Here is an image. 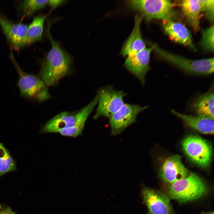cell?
Segmentation results:
<instances>
[{
	"label": "cell",
	"instance_id": "obj_1",
	"mask_svg": "<svg viewBox=\"0 0 214 214\" xmlns=\"http://www.w3.org/2000/svg\"><path fill=\"white\" fill-rule=\"evenodd\" d=\"M48 29H47L46 33L51 47L42 62L39 75L45 85L50 86L56 84L69 73L72 59L59 43L53 39Z\"/></svg>",
	"mask_w": 214,
	"mask_h": 214
},
{
	"label": "cell",
	"instance_id": "obj_3",
	"mask_svg": "<svg viewBox=\"0 0 214 214\" xmlns=\"http://www.w3.org/2000/svg\"><path fill=\"white\" fill-rule=\"evenodd\" d=\"M207 191L204 182L193 173L170 184L168 188L169 197L182 202L199 199L206 194Z\"/></svg>",
	"mask_w": 214,
	"mask_h": 214
},
{
	"label": "cell",
	"instance_id": "obj_26",
	"mask_svg": "<svg viewBox=\"0 0 214 214\" xmlns=\"http://www.w3.org/2000/svg\"><path fill=\"white\" fill-rule=\"evenodd\" d=\"M202 214H214V212L213 211L209 212H202Z\"/></svg>",
	"mask_w": 214,
	"mask_h": 214
},
{
	"label": "cell",
	"instance_id": "obj_12",
	"mask_svg": "<svg viewBox=\"0 0 214 214\" xmlns=\"http://www.w3.org/2000/svg\"><path fill=\"white\" fill-rule=\"evenodd\" d=\"M188 173L182 163L180 156L178 155L168 158L163 163L160 170L162 179L170 185L186 177Z\"/></svg>",
	"mask_w": 214,
	"mask_h": 214
},
{
	"label": "cell",
	"instance_id": "obj_21",
	"mask_svg": "<svg viewBox=\"0 0 214 214\" xmlns=\"http://www.w3.org/2000/svg\"><path fill=\"white\" fill-rule=\"evenodd\" d=\"M48 0H26L23 1L19 8L26 16L32 15L37 11L43 8Z\"/></svg>",
	"mask_w": 214,
	"mask_h": 214
},
{
	"label": "cell",
	"instance_id": "obj_8",
	"mask_svg": "<svg viewBox=\"0 0 214 214\" xmlns=\"http://www.w3.org/2000/svg\"><path fill=\"white\" fill-rule=\"evenodd\" d=\"M182 145L185 153L193 162L202 167L209 165L212 150L206 141L199 136L192 135L183 140Z\"/></svg>",
	"mask_w": 214,
	"mask_h": 214
},
{
	"label": "cell",
	"instance_id": "obj_18",
	"mask_svg": "<svg viewBox=\"0 0 214 214\" xmlns=\"http://www.w3.org/2000/svg\"><path fill=\"white\" fill-rule=\"evenodd\" d=\"M182 12L186 20L195 32L200 28L202 15L199 0H185L180 3Z\"/></svg>",
	"mask_w": 214,
	"mask_h": 214
},
{
	"label": "cell",
	"instance_id": "obj_2",
	"mask_svg": "<svg viewBox=\"0 0 214 214\" xmlns=\"http://www.w3.org/2000/svg\"><path fill=\"white\" fill-rule=\"evenodd\" d=\"M153 49L162 59L188 74L205 76L214 72V57L198 60L189 59L164 50L156 45Z\"/></svg>",
	"mask_w": 214,
	"mask_h": 214
},
{
	"label": "cell",
	"instance_id": "obj_16",
	"mask_svg": "<svg viewBox=\"0 0 214 214\" xmlns=\"http://www.w3.org/2000/svg\"><path fill=\"white\" fill-rule=\"evenodd\" d=\"M214 92L211 86L207 92L196 97L190 106L197 115L214 119Z\"/></svg>",
	"mask_w": 214,
	"mask_h": 214
},
{
	"label": "cell",
	"instance_id": "obj_19",
	"mask_svg": "<svg viewBox=\"0 0 214 214\" xmlns=\"http://www.w3.org/2000/svg\"><path fill=\"white\" fill-rule=\"evenodd\" d=\"M47 15H38L34 17L32 22L28 26L26 45L43 40V25Z\"/></svg>",
	"mask_w": 214,
	"mask_h": 214
},
{
	"label": "cell",
	"instance_id": "obj_22",
	"mask_svg": "<svg viewBox=\"0 0 214 214\" xmlns=\"http://www.w3.org/2000/svg\"><path fill=\"white\" fill-rule=\"evenodd\" d=\"M214 29L213 26L202 32L200 45L205 51L214 52Z\"/></svg>",
	"mask_w": 214,
	"mask_h": 214
},
{
	"label": "cell",
	"instance_id": "obj_27",
	"mask_svg": "<svg viewBox=\"0 0 214 214\" xmlns=\"http://www.w3.org/2000/svg\"><path fill=\"white\" fill-rule=\"evenodd\" d=\"M0 208H1V205H0Z\"/></svg>",
	"mask_w": 214,
	"mask_h": 214
},
{
	"label": "cell",
	"instance_id": "obj_24",
	"mask_svg": "<svg viewBox=\"0 0 214 214\" xmlns=\"http://www.w3.org/2000/svg\"><path fill=\"white\" fill-rule=\"evenodd\" d=\"M66 1L63 0H48V3L52 9L56 8L64 3Z\"/></svg>",
	"mask_w": 214,
	"mask_h": 214
},
{
	"label": "cell",
	"instance_id": "obj_4",
	"mask_svg": "<svg viewBox=\"0 0 214 214\" xmlns=\"http://www.w3.org/2000/svg\"><path fill=\"white\" fill-rule=\"evenodd\" d=\"M99 96L93 100L78 112L64 111L54 117L45 124L40 131V133H56L62 129L74 126L84 127L86 121L98 103Z\"/></svg>",
	"mask_w": 214,
	"mask_h": 214
},
{
	"label": "cell",
	"instance_id": "obj_25",
	"mask_svg": "<svg viewBox=\"0 0 214 214\" xmlns=\"http://www.w3.org/2000/svg\"><path fill=\"white\" fill-rule=\"evenodd\" d=\"M15 212L13 211L11 209L7 207L2 209L0 211V214H15Z\"/></svg>",
	"mask_w": 214,
	"mask_h": 214
},
{
	"label": "cell",
	"instance_id": "obj_15",
	"mask_svg": "<svg viewBox=\"0 0 214 214\" xmlns=\"http://www.w3.org/2000/svg\"><path fill=\"white\" fill-rule=\"evenodd\" d=\"M143 18L139 13L134 17V25L130 36L125 43L121 50L122 55L128 56L146 48L141 32L140 25Z\"/></svg>",
	"mask_w": 214,
	"mask_h": 214
},
{
	"label": "cell",
	"instance_id": "obj_14",
	"mask_svg": "<svg viewBox=\"0 0 214 214\" xmlns=\"http://www.w3.org/2000/svg\"><path fill=\"white\" fill-rule=\"evenodd\" d=\"M162 25L164 31L172 40L194 48L191 35L184 25L169 19L163 20Z\"/></svg>",
	"mask_w": 214,
	"mask_h": 214
},
{
	"label": "cell",
	"instance_id": "obj_6",
	"mask_svg": "<svg viewBox=\"0 0 214 214\" xmlns=\"http://www.w3.org/2000/svg\"><path fill=\"white\" fill-rule=\"evenodd\" d=\"M128 5L147 21L153 19H172L173 4L168 0H130Z\"/></svg>",
	"mask_w": 214,
	"mask_h": 214
},
{
	"label": "cell",
	"instance_id": "obj_23",
	"mask_svg": "<svg viewBox=\"0 0 214 214\" xmlns=\"http://www.w3.org/2000/svg\"><path fill=\"white\" fill-rule=\"evenodd\" d=\"M201 13L211 22L214 21V0H199Z\"/></svg>",
	"mask_w": 214,
	"mask_h": 214
},
{
	"label": "cell",
	"instance_id": "obj_10",
	"mask_svg": "<svg viewBox=\"0 0 214 214\" xmlns=\"http://www.w3.org/2000/svg\"><path fill=\"white\" fill-rule=\"evenodd\" d=\"M153 46L127 56L124 64L126 68L140 81L142 85L145 83V76L150 69V55Z\"/></svg>",
	"mask_w": 214,
	"mask_h": 214
},
{
	"label": "cell",
	"instance_id": "obj_7",
	"mask_svg": "<svg viewBox=\"0 0 214 214\" xmlns=\"http://www.w3.org/2000/svg\"><path fill=\"white\" fill-rule=\"evenodd\" d=\"M98 104L93 119L100 117L110 118L124 104L123 98L126 94L117 90L111 86H106L100 89Z\"/></svg>",
	"mask_w": 214,
	"mask_h": 214
},
{
	"label": "cell",
	"instance_id": "obj_17",
	"mask_svg": "<svg viewBox=\"0 0 214 214\" xmlns=\"http://www.w3.org/2000/svg\"><path fill=\"white\" fill-rule=\"evenodd\" d=\"M170 111L191 128L205 134L213 133V119L197 115L183 114L173 109H171Z\"/></svg>",
	"mask_w": 214,
	"mask_h": 214
},
{
	"label": "cell",
	"instance_id": "obj_9",
	"mask_svg": "<svg viewBox=\"0 0 214 214\" xmlns=\"http://www.w3.org/2000/svg\"><path fill=\"white\" fill-rule=\"evenodd\" d=\"M148 108L137 104L125 103L110 118L111 133L117 135L135 122L138 114Z\"/></svg>",
	"mask_w": 214,
	"mask_h": 214
},
{
	"label": "cell",
	"instance_id": "obj_5",
	"mask_svg": "<svg viewBox=\"0 0 214 214\" xmlns=\"http://www.w3.org/2000/svg\"><path fill=\"white\" fill-rule=\"evenodd\" d=\"M10 58L18 73V85L21 95L26 98L42 102L50 97L46 86L38 77L27 73L20 67L11 52Z\"/></svg>",
	"mask_w": 214,
	"mask_h": 214
},
{
	"label": "cell",
	"instance_id": "obj_11",
	"mask_svg": "<svg viewBox=\"0 0 214 214\" xmlns=\"http://www.w3.org/2000/svg\"><path fill=\"white\" fill-rule=\"evenodd\" d=\"M143 195L149 214H172V209L168 196L147 188L143 189Z\"/></svg>",
	"mask_w": 214,
	"mask_h": 214
},
{
	"label": "cell",
	"instance_id": "obj_13",
	"mask_svg": "<svg viewBox=\"0 0 214 214\" xmlns=\"http://www.w3.org/2000/svg\"><path fill=\"white\" fill-rule=\"evenodd\" d=\"M0 24L7 40L13 47L19 49L26 45L27 25L14 23L1 16Z\"/></svg>",
	"mask_w": 214,
	"mask_h": 214
},
{
	"label": "cell",
	"instance_id": "obj_20",
	"mask_svg": "<svg viewBox=\"0 0 214 214\" xmlns=\"http://www.w3.org/2000/svg\"><path fill=\"white\" fill-rule=\"evenodd\" d=\"M16 170V161L9 150L0 141V177L7 173Z\"/></svg>",
	"mask_w": 214,
	"mask_h": 214
}]
</instances>
